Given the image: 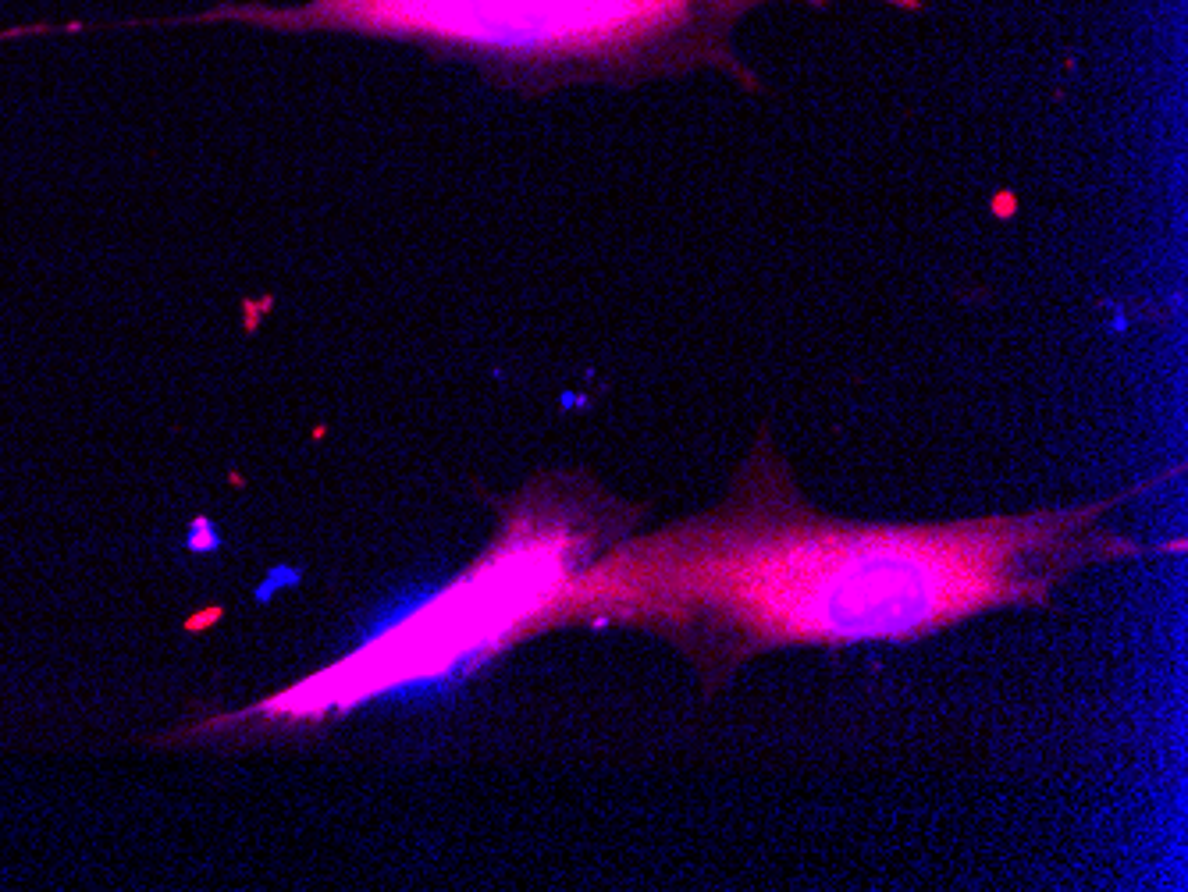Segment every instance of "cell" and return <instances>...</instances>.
I'll use <instances>...</instances> for the list:
<instances>
[{
    "label": "cell",
    "instance_id": "6da1fadb",
    "mask_svg": "<svg viewBox=\"0 0 1188 892\" xmlns=\"http://www.w3.org/2000/svg\"><path fill=\"white\" fill-rule=\"evenodd\" d=\"M1128 494L950 523H865L808 502L758 434L719 505L612 551L559 612L666 637L708 697L783 647L908 644L986 612L1046 608L1078 573L1181 555L1110 523Z\"/></svg>",
    "mask_w": 1188,
    "mask_h": 892
},
{
    "label": "cell",
    "instance_id": "7a4b0ae2",
    "mask_svg": "<svg viewBox=\"0 0 1188 892\" xmlns=\"http://www.w3.org/2000/svg\"><path fill=\"white\" fill-rule=\"evenodd\" d=\"M758 4L769 0H303L296 8L221 4L189 18L121 25L249 22L281 32H356L463 57L520 89L634 82L691 68H723L755 86L730 36ZM804 4L826 8L833 0ZM883 4L918 8L915 0Z\"/></svg>",
    "mask_w": 1188,
    "mask_h": 892
}]
</instances>
